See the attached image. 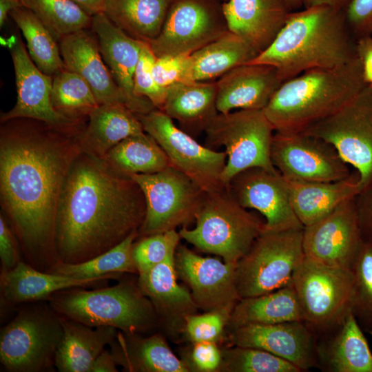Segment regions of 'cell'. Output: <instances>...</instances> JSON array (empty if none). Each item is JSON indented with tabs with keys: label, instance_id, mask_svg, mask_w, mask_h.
<instances>
[{
	"label": "cell",
	"instance_id": "obj_15",
	"mask_svg": "<svg viewBox=\"0 0 372 372\" xmlns=\"http://www.w3.org/2000/svg\"><path fill=\"white\" fill-rule=\"evenodd\" d=\"M271 158L287 180L333 182L351 175L349 165L332 145L304 132L275 131Z\"/></svg>",
	"mask_w": 372,
	"mask_h": 372
},
{
	"label": "cell",
	"instance_id": "obj_30",
	"mask_svg": "<svg viewBox=\"0 0 372 372\" xmlns=\"http://www.w3.org/2000/svg\"><path fill=\"white\" fill-rule=\"evenodd\" d=\"M144 132L137 114L125 105H99L88 115L80 135V148L81 152L104 158L125 138Z\"/></svg>",
	"mask_w": 372,
	"mask_h": 372
},
{
	"label": "cell",
	"instance_id": "obj_54",
	"mask_svg": "<svg viewBox=\"0 0 372 372\" xmlns=\"http://www.w3.org/2000/svg\"><path fill=\"white\" fill-rule=\"evenodd\" d=\"M81 7L89 14L93 16L103 12L105 0H72Z\"/></svg>",
	"mask_w": 372,
	"mask_h": 372
},
{
	"label": "cell",
	"instance_id": "obj_1",
	"mask_svg": "<svg viewBox=\"0 0 372 372\" xmlns=\"http://www.w3.org/2000/svg\"><path fill=\"white\" fill-rule=\"evenodd\" d=\"M87 121L59 125L15 118L1 123V205L26 262L42 271L59 262L56 209L67 174L81 152Z\"/></svg>",
	"mask_w": 372,
	"mask_h": 372
},
{
	"label": "cell",
	"instance_id": "obj_11",
	"mask_svg": "<svg viewBox=\"0 0 372 372\" xmlns=\"http://www.w3.org/2000/svg\"><path fill=\"white\" fill-rule=\"evenodd\" d=\"M130 176L141 188L146 203L138 237L187 226L195 220L206 194L191 178L172 166L157 173Z\"/></svg>",
	"mask_w": 372,
	"mask_h": 372
},
{
	"label": "cell",
	"instance_id": "obj_48",
	"mask_svg": "<svg viewBox=\"0 0 372 372\" xmlns=\"http://www.w3.org/2000/svg\"><path fill=\"white\" fill-rule=\"evenodd\" d=\"M344 12L355 39L372 35V0H351Z\"/></svg>",
	"mask_w": 372,
	"mask_h": 372
},
{
	"label": "cell",
	"instance_id": "obj_55",
	"mask_svg": "<svg viewBox=\"0 0 372 372\" xmlns=\"http://www.w3.org/2000/svg\"><path fill=\"white\" fill-rule=\"evenodd\" d=\"M21 6H23L20 0H0V26L4 25L8 14L12 10Z\"/></svg>",
	"mask_w": 372,
	"mask_h": 372
},
{
	"label": "cell",
	"instance_id": "obj_47",
	"mask_svg": "<svg viewBox=\"0 0 372 372\" xmlns=\"http://www.w3.org/2000/svg\"><path fill=\"white\" fill-rule=\"evenodd\" d=\"M189 360H184L191 371H218L221 360V349L216 342H193Z\"/></svg>",
	"mask_w": 372,
	"mask_h": 372
},
{
	"label": "cell",
	"instance_id": "obj_36",
	"mask_svg": "<svg viewBox=\"0 0 372 372\" xmlns=\"http://www.w3.org/2000/svg\"><path fill=\"white\" fill-rule=\"evenodd\" d=\"M104 158L128 176L157 173L171 166L163 149L145 132L125 138L110 149Z\"/></svg>",
	"mask_w": 372,
	"mask_h": 372
},
{
	"label": "cell",
	"instance_id": "obj_28",
	"mask_svg": "<svg viewBox=\"0 0 372 372\" xmlns=\"http://www.w3.org/2000/svg\"><path fill=\"white\" fill-rule=\"evenodd\" d=\"M110 351L117 366L128 372H189L186 362L178 359L165 337L121 331L110 344Z\"/></svg>",
	"mask_w": 372,
	"mask_h": 372
},
{
	"label": "cell",
	"instance_id": "obj_5",
	"mask_svg": "<svg viewBox=\"0 0 372 372\" xmlns=\"http://www.w3.org/2000/svg\"><path fill=\"white\" fill-rule=\"evenodd\" d=\"M72 287L47 300L61 317L90 327H112L127 333L145 334L160 325L151 301L137 278H124L111 287L85 289Z\"/></svg>",
	"mask_w": 372,
	"mask_h": 372
},
{
	"label": "cell",
	"instance_id": "obj_20",
	"mask_svg": "<svg viewBox=\"0 0 372 372\" xmlns=\"http://www.w3.org/2000/svg\"><path fill=\"white\" fill-rule=\"evenodd\" d=\"M8 48L14 69L17 97L15 105L1 114V123L15 118H30L60 125L85 119L70 118L54 110L50 99L52 76L38 68L20 34L12 35Z\"/></svg>",
	"mask_w": 372,
	"mask_h": 372
},
{
	"label": "cell",
	"instance_id": "obj_22",
	"mask_svg": "<svg viewBox=\"0 0 372 372\" xmlns=\"http://www.w3.org/2000/svg\"><path fill=\"white\" fill-rule=\"evenodd\" d=\"M59 43L65 68L87 81L99 105L122 103L132 110L129 99L102 57L94 34L82 30L63 37Z\"/></svg>",
	"mask_w": 372,
	"mask_h": 372
},
{
	"label": "cell",
	"instance_id": "obj_7",
	"mask_svg": "<svg viewBox=\"0 0 372 372\" xmlns=\"http://www.w3.org/2000/svg\"><path fill=\"white\" fill-rule=\"evenodd\" d=\"M17 309L14 318L1 328V364L9 372L54 371L63 335L61 316L47 300L26 302Z\"/></svg>",
	"mask_w": 372,
	"mask_h": 372
},
{
	"label": "cell",
	"instance_id": "obj_14",
	"mask_svg": "<svg viewBox=\"0 0 372 372\" xmlns=\"http://www.w3.org/2000/svg\"><path fill=\"white\" fill-rule=\"evenodd\" d=\"M228 31L218 0H173L159 34L149 44L156 57L190 55Z\"/></svg>",
	"mask_w": 372,
	"mask_h": 372
},
{
	"label": "cell",
	"instance_id": "obj_26",
	"mask_svg": "<svg viewBox=\"0 0 372 372\" xmlns=\"http://www.w3.org/2000/svg\"><path fill=\"white\" fill-rule=\"evenodd\" d=\"M222 9L228 30L258 54L273 41L292 12L284 0H227Z\"/></svg>",
	"mask_w": 372,
	"mask_h": 372
},
{
	"label": "cell",
	"instance_id": "obj_8",
	"mask_svg": "<svg viewBox=\"0 0 372 372\" xmlns=\"http://www.w3.org/2000/svg\"><path fill=\"white\" fill-rule=\"evenodd\" d=\"M204 132L205 146L225 149L227 161L221 179L226 187L236 175L249 168L279 172L271 158L275 130L263 110L218 113Z\"/></svg>",
	"mask_w": 372,
	"mask_h": 372
},
{
	"label": "cell",
	"instance_id": "obj_58",
	"mask_svg": "<svg viewBox=\"0 0 372 372\" xmlns=\"http://www.w3.org/2000/svg\"><path fill=\"white\" fill-rule=\"evenodd\" d=\"M372 336V333L370 334Z\"/></svg>",
	"mask_w": 372,
	"mask_h": 372
},
{
	"label": "cell",
	"instance_id": "obj_35",
	"mask_svg": "<svg viewBox=\"0 0 372 372\" xmlns=\"http://www.w3.org/2000/svg\"><path fill=\"white\" fill-rule=\"evenodd\" d=\"M173 0H105L103 12L129 36L149 43L159 34Z\"/></svg>",
	"mask_w": 372,
	"mask_h": 372
},
{
	"label": "cell",
	"instance_id": "obj_57",
	"mask_svg": "<svg viewBox=\"0 0 372 372\" xmlns=\"http://www.w3.org/2000/svg\"><path fill=\"white\" fill-rule=\"evenodd\" d=\"M223 2H224V1H227V0H223Z\"/></svg>",
	"mask_w": 372,
	"mask_h": 372
},
{
	"label": "cell",
	"instance_id": "obj_13",
	"mask_svg": "<svg viewBox=\"0 0 372 372\" xmlns=\"http://www.w3.org/2000/svg\"><path fill=\"white\" fill-rule=\"evenodd\" d=\"M136 114L144 131L161 147L172 167L187 176L207 193L226 187L221 179L227 161L225 151L218 152L200 144L159 109Z\"/></svg>",
	"mask_w": 372,
	"mask_h": 372
},
{
	"label": "cell",
	"instance_id": "obj_25",
	"mask_svg": "<svg viewBox=\"0 0 372 372\" xmlns=\"http://www.w3.org/2000/svg\"><path fill=\"white\" fill-rule=\"evenodd\" d=\"M125 273H110L91 278H75L37 269L21 260L11 270L1 271V303L10 307L47 300L54 293L72 287H87L119 280Z\"/></svg>",
	"mask_w": 372,
	"mask_h": 372
},
{
	"label": "cell",
	"instance_id": "obj_42",
	"mask_svg": "<svg viewBox=\"0 0 372 372\" xmlns=\"http://www.w3.org/2000/svg\"><path fill=\"white\" fill-rule=\"evenodd\" d=\"M222 372H302L293 364L265 351L240 346L221 349Z\"/></svg>",
	"mask_w": 372,
	"mask_h": 372
},
{
	"label": "cell",
	"instance_id": "obj_39",
	"mask_svg": "<svg viewBox=\"0 0 372 372\" xmlns=\"http://www.w3.org/2000/svg\"><path fill=\"white\" fill-rule=\"evenodd\" d=\"M59 42L68 35L90 29L92 17L72 0H20Z\"/></svg>",
	"mask_w": 372,
	"mask_h": 372
},
{
	"label": "cell",
	"instance_id": "obj_50",
	"mask_svg": "<svg viewBox=\"0 0 372 372\" xmlns=\"http://www.w3.org/2000/svg\"><path fill=\"white\" fill-rule=\"evenodd\" d=\"M354 200L362 240L372 244V183L363 188Z\"/></svg>",
	"mask_w": 372,
	"mask_h": 372
},
{
	"label": "cell",
	"instance_id": "obj_38",
	"mask_svg": "<svg viewBox=\"0 0 372 372\" xmlns=\"http://www.w3.org/2000/svg\"><path fill=\"white\" fill-rule=\"evenodd\" d=\"M138 237L134 231L108 251L82 262H59L48 273L75 278H91L110 273H136L138 270L132 256L133 244Z\"/></svg>",
	"mask_w": 372,
	"mask_h": 372
},
{
	"label": "cell",
	"instance_id": "obj_6",
	"mask_svg": "<svg viewBox=\"0 0 372 372\" xmlns=\"http://www.w3.org/2000/svg\"><path fill=\"white\" fill-rule=\"evenodd\" d=\"M195 220V227H181V239L227 263H237L246 255L265 224L241 206L227 187L206 192Z\"/></svg>",
	"mask_w": 372,
	"mask_h": 372
},
{
	"label": "cell",
	"instance_id": "obj_21",
	"mask_svg": "<svg viewBox=\"0 0 372 372\" xmlns=\"http://www.w3.org/2000/svg\"><path fill=\"white\" fill-rule=\"evenodd\" d=\"M90 29L114 81L129 99L132 110L136 114H145L155 109L147 99L136 97L134 94V72L147 42L129 36L104 12L92 17Z\"/></svg>",
	"mask_w": 372,
	"mask_h": 372
},
{
	"label": "cell",
	"instance_id": "obj_24",
	"mask_svg": "<svg viewBox=\"0 0 372 372\" xmlns=\"http://www.w3.org/2000/svg\"><path fill=\"white\" fill-rule=\"evenodd\" d=\"M216 81V108L222 114L263 110L283 82L274 67L254 63L237 66Z\"/></svg>",
	"mask_w": 372,
	"mask_h": 372
},
{
	"label": "cell",
	"instance_id": "obj_9",
	"mask_svg": "<svg viewBox=\"0 0 372 372\" xmlns=\"http://www.w3.org/2000/svg\"><path fill=\"white\" fill-rule=\"evenodd\" d=\"M303 229H263L236 263V280L240 299L274 291L291 282L305 258Z\"/></svg>",
	"mask_w": 372,
	"mask_h": 372
},
{
	"label": "cell",
	"instance_id": "obj_34",
	"mask_svg": "<svg viewBox=\"0 0 372 372\" xmlns=\"http://www.w3.org/2000/svg\"><path fill=\"white\" fill-rule=\"evenodd\" d=\"M303 320L301 307L291 282L274 291L240 299L227 329L249 324H269Z\"/></svg>",
	"mask_w": 372,
	"mask_h": 372
},
{
	"label": "cell",
	"instance_id": "obj_33",
	"mask_svg": "<svg viewBox=\"0 0 372 372\" xmlns=\"http://www.w3.org/2000/svg\"><path fill=\"white\" fill-rule=\"evenodd\" d=\"M258 54L229 30L189 55L184 81H210L233 68L248 63Z\"/></svg>",
	"mask_w": 372,
	"mask_h": 372
},
{
	"label": "cell",
	"instance_id": "obj_17",
	"mask_svg": "<svg viewBox=\"0 0 372 372\" xmlns=\"http://www.w3.org/2000/svg\"><path fill=\"white\" fill-rule=\"evenodd\" d=\"M362 242L354 197L303 229L305 257L329 267L351 271Z\"/></svg>",
	"mask_w": 372,
	"mask_h": 372
},
{
	"label": "cell",
	"instance_id": "obj_53",
	"mask_svg": "<svg viewBox=\"0 0 372 372\" xmlns=\"http://www.w3.org/2000/svg\"><path fill=\"white\" fill-rule=\"evenodd\" d=\"M351 1V0H302L304 8L328 6L343 10H345Z\"/></svg>",
	"mask_w": 372,
	"mask_h": 372
},
{
	"label": "cell",
	"instance_id": "obj_3",
	"mask_svg": "<svg viewBox=\"0 0 372 372\" xmlns=\"http://www.w3.org/2000/svg\"><path fill=\"white\" fill-rule=\"evenodd\" d=\"M356 39L345 12L328 6L291 12L273 41L248 63L274 67L284 82L317 68H332L357 57Z\"/></svg>",
	"mask_w": 372,
	"mask_h": 372
},
{
	"label": "cell",
	"instance_id": "obj_49",
	"mask_svg": "<svg viewBox=\"0 0 372 372\" xmlns=\"http://www.w3.org/2000/svg\"><path fill=\"white\" fill-rule=\"evenodd\" d=\"M14 231L8 225L4 216L0 214V260L1 271L14 268L22 260Z\"/></svg>",
	"mask_w": 372,
	"mask_h": 372
},
{
	"label": "cell",
	"instance_id": "obj_51",
	"mask_svg": "<svg viewBox=\"0 0 372 372\" xmlns=\"http://www.w3.org/2000/svg\"><path fill=\"white\" fill-rule=\"evenodd\" d=\"M355 52L361 62L366 83L372 85V35L356 39Z\"/></svg>",
	"mask_w": 372,
	"mask_h": 372
},
{
	"label": "cell",
	"instance_id": "obj_52",
	"mask_svg": "<svg viewBox=\"0 0 372 372\" xmlns=\"http://www.w3.org/2000/svg\"><path fill=\"white\" fill-rule=\"evenodd\" d=\"M117 364L110 349H105L92 362L90 372H117Z\"/></svg>",
	"mask_w": 372,
	"mask_h": 372
},
{
	"label": "cell",
	"instance_id": "obj_46",
	"mask_svg": "<svg viewBox=\"0 0 372 372\" xmlns=\"http://www.w3.org/2000/svg\"><path fill=\"white\" fill-rule=\"evenodd\" d=\"M189 55L162 56L156 57L152 68V74L156 83L167 89L184 81Z\"/></svg>",
	"mask_w": 372,
	"mask_h": 372
},
{
	"label": "cell",
	"instance_id": "obj_45",
	"mask_svg": "<svg viewBox=\"0 0 372 372\" xmlns=\"http://www.w3.org/2000/svg\"><path fill=\"white\" fill-rule=\"evenodd\" d=\"M230 316L220 312L192 314L185 320L186 335L192 342H217L223 335Z\"/></svg>",
	"mask_w": 372,
	"mask_h": 372
},
{
	"label": "cell",
	"instance_id": "obj_40",
	"mask_svg": "<svg viewBox=\"0 0 372 372\" xmlns=\"http://www.w3.org/2000/svg\"><path fill=\"white\" fill-rule=\"evenodd\" d=\"M50 99L56 111L72 119L87 118L99 105L87 81L66 68L52 76Z\"/></svg>",
	"mask_w": 372,
	"mask_h": 372
},
{
	"label": "cell",
	"instance_id": "obj_2",
	"mask_svg": "<svg viewBox=\"0 0 372 372\" xmlns=\"http://www.w3.org/2000/svg\"><path fill=\"white\" fill-rule=\"evenodd\" d=\"M143 192L104 158L81 152L63 182L55 221L59 262L76 264L113 248L139 230Z\"/></svg>",
	"mask_w": 372,
	"mask_h": 372
},
{
	"label": "cell",
	"instance_id": "obj_44",
	"mask_svg": "<svg viewBox=\"0 0 372 372\" xmlns=\"http://www.w3.org/2000/svg\"><path fill=\"white\" fill-rule=\"evenodd\" d=\"M156 56L149 43H145L134 75V94L136 97L147 99L159 110L163 107L167 89L160 87L152 74V68Z\"/></svg>",
	"mask_w": 372,
	"mask_h": 372
},
{
	"label": "cell",
	"instance_id": "obj_12",
	"mask_svg": "<svg viewBox=\"0 0 372 372\" xmlns=\"http://www.w3.org/2000/svg\"><path fill=\"white\" fill-rule=\"evenodd\" d=\"M304 132L332 145L354 167L360 192L372 183V85L367 84L341 109Z\"/></svg>",
	"mask_w": 372,
	"mask_h": 372
},
{
	"label": "cell",
	"instance_id": "obj_31",
	"mask_svg": "<svg viewBox=\"0 0 372 372\" xmlns=\"http://www.w3.org/2000/svg\"><path fill=\"white\" fill-rule=\"evenodd\" d=\"M61 322L63 335L54 364L60 372H90L94 360L118 331L114 327H92L63 317Z\"/></svg>",
	"mask_w": 372,
	"mask_h": 372
},
{
	"label": "cell",
	"instance_id": "obj_29",
	"mask_svg": "<svg viewBox=\"0 0 372 372\" xmlns=\"http://www.w3.org/2000/svg\"><path fill=\"white\" fill-rule=\"evenodd\" d=\"M216 81L176 83L167 88L161 110L192 136L204 132L218 114Z\"/></svg>",
	"mask_w": 372,
	"mask_h": 372
},
{
	"label": "cell",
	"instance_id": "obj_23",
	"mask_svg": "<svg viewBox=\"0 0 372 372\" xmlns=\"http://www.w3.org/2000/svg\"><path fill=\"white\" fill-rule=\"evenodd\" d=\"M177 279L174 256L137 278L141 291L154 306L159 324L174 334L184 332L187 317L198 309L191 292L178 285Z\"/></svg>",
	"mask_w": 372,
	"mask_h": 372
},
{
	"label": "cell",
	"instance_id": "obj_10",
	"mask_svg": "<svg viewBox=\"0 0 372 372\" xmlns=\"http://www.w3.org/2000/svg\"><path fill=\"white\" fill-rule=\"evenodd\" d=\"M291 283L304 321L317 333L336 327L351 312V270L324 265L305 257Z\"/></svg>",
	"mask_w": 372,
	"mask_h": 372
},
{
	"label": "cell",
	"instance_id": "obj_32",
	"mask_svg": "<svg viewBox=\"0 0 372 372\" xmlns=\"http://www.w3.org/2000/svg\"><path fill=\"white\" fill-rule=\"evenodd\" d=\"M286 179V178H285ZM358 175L333 182L287 180L294 212L302 225H311L360 192Z\"/></svg>",
	"mask_w": 372,
	"mask_h": 372
},
{
	"label": "cell",
	"instance_id": "obj_18",
	"mask_svg": "<svg viewBox=\"0 0 372 372\" xmlns=\"http://www.w3.org/2000/svg\"><path fill=\"white\" fill-rule=\"evenodd\" d=\"M227 187L241 206L263 215L264 230L304 228L293 209L287 181L279 172L249 168L236 175Z\"/></svg>",
	"mask_w": 372,
	"mask_h": 372
},
{
	"label": "cell",
	"instance_id": "obj_41",
	"mask_svg": "<svg viewBox=\"0 0 372 372\" xmlns=\"http://www.w3.org/2000/svg\"><path fill=\"white\" fill-rule=\"evenodd\" d=\"M351 312L363 331L372 333V244L363 241L351 269Z\"/></svg>",
	"mask_w": 372,
	"mask_h": 372
},
{
	"label": "cell",
	"instance_id": "obj_37",
	"mask_svg": "<svg viewBox=\"0 0 372 372\" xmlns=\"http://www.w3.org/2000/svg\"><path fill=\"white\" fill-rule=\"evenodd\" d=\"M9 14L22 32L28 54L41 72L53 76L65 69L58 41L31 10L21 6Z\"/></svg>",
	"mask_w": 372,
	"mask_h": 372
},
{
	"label": "cell",
	"instance_id": "obj_19",
	"mask_svg": "<svg viewBox=\"0 0 372 372\" xmlns=\"http://www.w3.org/2000/svg\"><path fill=\"white\" fill-rule=\"evenodd\" d=\"M227 331L230 346L265 351L293 364L301 371L316 368L318 334L305 321L249 324Z\"/></svg>",
	"mask_w": 372,
	"mask_h": 372
},
{
	"label": "cell",
	"instance_id": "obj_56",
	"mask_svg": "<svg viewBox=\"0 0 372 372\" xmlns=\"http://www.w3.org/2000/svg\"><path fill=\"white\" fill-rule=\"evenodd\" d=\"M291 11L303 6L302 0H284Z\"/></svg>",
	"mask_w": 372,
	"mask_h": 372
},
{
	"label": "cell",
	"instance_id": "obj_27",
	"mask_svg": "<svg viewBox=\"0 0 372 372\" xmlns=\"http://www.w3.org/2000/svg\"><path fill=\"white\" fill-rule=\"evenodd\" d=\"M352 312L340 324L317 333L316 368L324 372H372V353Z\"/></svg>",
	"mask_w": 372,
	"mask_h": 372
},
{
	"label": "cell",
	"instance_id": "obj_16",
	"mask_svg": "<svg viewBox=\"0 0 372 372\" xmlns=\"http://www.w3.org/2000/svg\"><path fill=\"white\" fill-rule=\"evenodd\" d=\"M174 264L178 278L189 287L198 309L230 316L240 300L236 280V263L203 257L178 245Z\"/></svg>",
	"mask_w": 372,
	"mask_h": 372
},
{
	"label": "cell",
	"instance_id": "obj_4",
	"mask_svg": "<svg viewBox=\"0 0 372 372\" xmlns=\"http://www.w3.org/2000/svg\"><path fill=\"white\" fill-rule=\"evenodd\" d=\"M360 59L317 68L285 81L263 111L275 131L304 132L333 114L366 85Z\"/></svg>",
	"mask_w": 372,
	"mask_h": 372
},
{
	"label": "cell",
	"instance_id": "obj_43",
	"mask_svg": "<svg viewBox=\"0 0 372 372\" xmlns=\"http://www.w3.org/2000/svg\"><path fill=\"white\" fill-rule=\"evenodd\" d=\"M140 238L132 247L138 274L174 256L181 239L176 229Z\"/></svg>",
	"mask_w": 372,
	"mask_h": 372
}]
</instances>
